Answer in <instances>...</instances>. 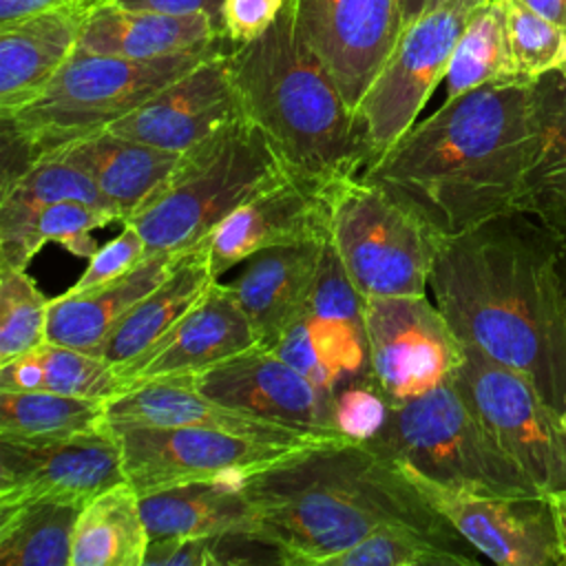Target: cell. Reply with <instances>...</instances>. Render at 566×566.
<instances>
[{
	"instance_id": "cell-1",
	"label": "cell",
	"mask_w": 566,
	"mask_h": 566,
	"mask_svg": "<svg viewBox=\"0 0 566 566\" xmlns=\"http://www.w3.org/2000/svg\"><path fill=\"white\" fill-rule=\"evenodd\" d=\"M562 241L513 208L440 241L429 290L462 345L526 374L566 420Z\"/></svg>"
},
{
	"instance_id": "cell-2",
	"label": "cell",
	"mask_w": 566,
	"mask_h": 566,
	"mask_svg": "<svg viewBox=\"0 0 566 566\" xmlns=\"http://www.w3.org/2000/svg\"><path fill=\"white\" fill-rule=\"evenodd\" d=\"M537 137L535 84L491 82L444 99L363 175L447 239L515 208Z\"/></svg>"
},
{
	"instance_id": "cell-3",
	"label": "cell",
	"mask_w": 566,
	"mask_h": 566,
	"mask_svg": "<svg viewBox=\"0 0 566 566\" xmlns=\"http://www.w3.org/2000/svg\"><path fill=\"white\" fill-rule=\"evenodd\" d=\"M263 544L279 564L327 566L387 524L451 526L398 460L367 442L312 449L241 484Z\"/></svg>"
},
{
	"instance_id": "cell-4",
	"label": "cell",
	"mask_w": 566,
	"mask_h": 566,
	"mask_svg": "<svg viewBox=\"0 0 566 566\" xmlns=\"http://www.w3.org/2000/svg\"><path fill=\"white\" fill-rule=\"evenodd\" d=\"M228 69L243 117L268 137L294 179L325 190L367 168L356 113L301 40L290 0L261 35L228 44Z\"/></svg>"
},
{
	"instance_id": "cell-5",
	"label": "cell",
	"mask_w": 566,
	"mask_h": 566,
	"mask_svg": "<svg viewBox=\"0 0 566 566\" xmlns=\"http://www.w3.org/2000/svg\"><path fill=\"white\" fill-rule=\"evenodd\" d=\"M287 179L294 177L274 146L241 115L186 150L166 188L126 223L150 252H188L239 206Z\"/></svg>"
},
{
	"instance_id": "cell-6",
	"label": "cell",
	"mask_w": 566,
	"mask_h": 566,
	"mask_svg": "<svg viewBox=\"0 0 566 566\" xmlns=\"http://www.w3.org/2000/svg\"><path fill=\"white\" fill-rule=\"evenodd\" d=\"M226 44L221 40L206 49L153 60L75 49L42 95L18 113L0 117L2 137L13 142L29 164L80 137L106 130Z\"/></svg>"
},
{
	"instance_id": "cell-7",
	"label": "cell",
	"mask_w": 566,
	"mask_h": 566,
	"mask_svg": "<svg viewBox=\"0 0 566 566\" xmlns=\"http://www.w3.org/2000/svg\"><path fill=\"white\" fill-rule=\"evenodd\" d=\"M367 444L449 489L513 497L544 495L493 440L453 380L394 405L385 429Z\"/></svg>"
},
{
	"instance_id": "cell-8",
	"label": "cell",
	"mask_w": 566,
	"mask_h": 566,
	"mask_svg": "<svg viewBox=\"0 0 566 566\" xmlns=\"http://www.w3.org/2000/svg\"><path fill=\"white\" fill-rule=\"evenodd\" d=\"M327 234L365 298L422 296L440 237L363 172L325 188Z\"/></svg>"
},
{
	"instance_id": "cell-9",
	"label": "cell",
	"mask_w": 566,
	"mask_h": 566,
	"mask_svg": "<svg viewBox=\"0 0 566 566\" xmlns=\"http://www.w3.org/2000/svg\"><path fill=\"white\" fill-rule=\"evenodd\" d=\"M482 2L442 0L405 24L382 71L356 108L369 164L416 124L433 88L444 80L451 55Z\"/></svg>"
},
{
	"instance_id": "cell-10",
	"label": "cell",
	"mask_w": 566,
	"mask_h": 566,
	"mask_svg": "<svg viewBox=\"0 0 566 566\" xmlns=\"http://www.w3.org/2000/svg\"><path fill=\"white\" fill-rule=\"evenodd\" d=\"M115 433L122 447L124 478L139 495L192 482L243 484L318 449L316 444L254 440L203 427L137 424L115 429Z\"/></svg>"
},
{
	"instance_id": "cell-11",
	"label": "cell",
	"mask_w": 566,
	"mask_h": 566,
	"mask_svg": "<svg viewBox=\"0 0 566 566\" xmlns=\"http://www.w3.org/2000/svg\"><path fill=\"white\" fill-rule=\"evenodd\" d=\"M453 382L493 440L544 495L566 489V420L526 374L464 345Z\"/></svg>"
},
{
	"instance_id": "cell-12",
	"label": "cell",
	"mask_w": 566,
	"mask_h": 566,
	"mask_svg": "<svg viewBox=\"0 0 566 566\" xmlns=\"http://www.w3.org/2000/svg\"><path fill=\"white\" fill-rule=\"evenodd\" d=\"M369 376L400 405L453 380L464 345L427 294L365 298Z\"/></svg>"
},
{
	"instance_id": "cell-13",
	"label": "cell",
	"mask_w": 566,
	"mask_h": 566,
	"mask_svg": "<svg viewBox=\"0 0 566 566\" xmlns=\"http://www.w3.org/2000/svg\"><path fill=\"white\" fill-rule=\"evenodd\" d=\"M270 347L329 391L369 374L365 296L349 281L329 239L305 307Z\"/></svg>"
},
{
	"instance_id": "cell-14",
	"label": "cell",
	"mask_w": 566,
	"mask_h": 566,
	"mask_svg": "<svg viewBox=\"0 0 566 566\" xmlns=\"http://www.w3.org/2000/svg\"><path fill=\"white\" fill-rule=\"evenodd\" d=\"M124 480L122 447L111 424L46 442L0 438V509L27 502L84 506Z\"/></svg>"
},
{
	"instance_id": "cell-15",
	"label": "cell",
	"mask_w": 566,
	"mask_h": 566,
	"mask_svg": "<svg viewBox=\"0 0 566 566\" xmlns=\"http://www.w3.org/2000/svg\"><path fill=\"white\" fill-rule=\"evenodd\" d=\"M290 4L301 40L356 113L405 29L400 0H290Z\"/></svg>"
},
{
	"instance_id": "cell-16",
	"label": "cell",
	"mask_w": 566,
	"mask_h": 566,
	"mask_svg": "<svg viewBox=\"0 0 566 566\" xmlns=\"http://www.w3.org/2000/svg\"><path fill=\"white\" fill-rule=\"evenodd\" d=\"M427 502L486 559L500 566H562L546 495H482L449 489L400 464Z\"/></svg>"
},
{
	"instance_id": "cell-17",
	"label": "cell",
	"mask_w": 566,
	"mask_h": 566,
	"mask_svg": "<svg viewBox=\"0 0 566 566\" xmlns=\"http://www.w3.org/2000/svg\"><path fill=\"white\" fill-rule=\"evenodd\" d=\"M188 378L206 396L256 418L294 429L338 433L334 391L312 382L272 347L254 345Z\"/></svg>"
},
{
	"instance_id": "cell-18",
	"label": "cell",
	"mask_w": 566,
	"mask_h": 566,
	"mask_svg": "<svg viewBox=\"0 0 566 566\" xmlns=\"http://www.w3.org/2000/svg\"><path fill=\"white\" fill-rule=\"evenodd\" d=\"M241 115L226 44L108 130L164 150L186 153Z\"/></svg>"
},
{
	"instance_id": "cell-19",
	"label": "cell",
	"mask_w": 566,
	"mask_h": 566,
	"mask_svg": "<svg viewBox=\"0 0 566 566\" xmlns=\"http://www.w3.org/2000/svg\"><path fill=\"white\" fill-rule=\"evenodd\" d=\"M106 416L113 429L137 424L203 427L270 442H298L316 447L347 442V438L340 433L294 429L239 411L199 391L188 376L133 385L106 402Z\"/></svg>"
},
{
	"instance_id": "cell-20",
	"label": "cell",
	"mask_w": 566,
	"mask_h": 566,
	"mask_svg": "<svg viewBox=\"0 0 566 566\" xmlns=\"http://www.w3.org/2000/svg\"><path fill=\"white\" fill-rule=\"evenodd\" d=\"M259 343L230 283H214L159 343L130 365L117 369L126 385L201 374Z\"/></svg>"
},
{
	"instance_id": "cell-21",
	"label": "cell",
	"mask_w": 566,
	"mask_h": 566,
	"mask_svg": "<svg viewBox=\"0 0 566 566\" xmlns=\"http://www.w3.org/2000/svg\"><path fill=\"white\" fill-rule=\"evenodd\" d=\"M327 237L325 190L287 179L268 188L226 217L206 241L219 279L252 254Z\"/></svg>"
},
{
	"instance_id": "cell-22",
	"label": "cell",
	"mask_w": 566,
	"mask_h": 566,
	"mask_svg": "<svg viewBox=\"0 0 566 566\" xmlns=\"http://www.w3.org/2000/svg\"><path fill=\"white\" fill-rule=\"evenodd\" d=\"M91 7H64L0 24V117L31 104L80 44Z\"/></svg>"
},
{
	"instance_id": "cell-23",
	"label": "cell",
	"mask_w": 566,
	"mask_h": 566,
	"mask_svg": "<svg viewBox=\"0 0 566 566\" xmlns=\"http://www.w3.org/2000/svg\"><path fill=\"white\" fill-rule=\"evenodd\" d=\"M44 155L57 157L88 175L117 210L119 223L130 221L166 188L184 157V153L142 144L108 128Z\"/></svg>"
},
{
	"instance_id": "cell-24",
	"label": "cell",
	"mask_w": 566,
	"mask_h": 566,
	"mask_svg": "<svg viewBox=\"0 0 566 566\" xmlns=\"http://www.w3.org/2000/svg\"><path fill=\"white\" fill-rule=\"evenodd\" d=\"M327 237L261 250L230 283L259 343L270 347L301 314L316 283Z\"/></svg>"
},
{
	"instance_id": "cell-25",
	"label": "cell",
	"mask_w": 566,
	"mask_h": 566,
	"mask_svg": "<svg viewBox=\"0 0 566 566\" xmlns=\"http://www.w3.org/2000/svg\"><path fill=\"white\" fill-rule=\"evenodd\" d=\"M208 13H161L128 9L111 0L97 4L80 35L77 49L99 55L153 60L221 42Z\"/></svg>"
},
{
	"instance_id": "cell-26",
	"label": "cell",
	"mask_w": 566,
	"mask_h": 566,
	"mask_svg": "<svg viewBox=\"0 0 566 566\" xmlns=\"http://www.w3.org/2000/svg\"><path fill=\"white\" fill-rule=\"evenodd\" d=\"M217 281L206 243L181 252L166 279L137 301L115 325L99 356L117 369L130 365L199 305Z\"/></svg>"
},
{
	"instance_id": "cell-27",
	"label": "cell",
	"mask_w": 566,
	"mask_h": 566,
	"mask_svg": "<svg viewBox=\"0 0 566 566\" xmlns=\"http://www.w3.org/2000/svg\"><path fill=\"white\" fill-rule=\"evenodd\" d=\"M181 252H150L124 276L80 294H60L49 305V340L99 354L128 310L166 279Z\"/></svg>"
},
{
	"instance_id": "cell-28",
	"label": "cell",
	"mask_w": 566,
	"mask_h": 566,
	"mask_svg": "<svg viewBox=\"0 0 566 566\" xmlns=\"http://www.w3.org/2000/svg\"><path fill=\"white\" fill-rule=\"evenodd\" d=\"M539 137L515 208L566 243V80L553 69L535 82Z\"/></svg>"
},
{
	"instance_id": "cell-29",
	"label": "cell",
	"mask_w": 566,
	"mask_h": 566,
	"mask_svg": "<svg viewBox=\"0 0 566 566\" xmlns=\"http://www.w3.org/2000/svg\"><path fill=\"white\" fill-rule=\"evenodd\" d=\"M150 539L184 535H241L256 528L254 511L230 482H192L139 495Z\"/></svg>"
},
{
	"instance_id": "cell-30",
	"label": "cell",
	"mask_w": 566,
	"mask_h": 566,
	"mask_svg": "<svg viewBox=\"0 0 566 566\" xmlns=\"http://www.w3.org/2000/svg\"><path fill=\"white\" fill-rule=\"evenodd\" d=\"M119 223L108 208L84 201H57L42 208L15 199H0V265L22 268L49 241L64 245L71 254L88 259L99 245L93 230Z\"/></svg>"
},
{
	"instance_id": "cell-31",
	"label": "cell",
	"mask_w": 566,
	"mask_h": 566,
	"mask_svg": "<svg viewBox=\"0 0 566 566\" xmlns=\"http://www.w3.org/2000/svg\"><path fill=\"white\" fill-rule=\"evenodd\" d=\"M148 546L139 493L124 480L80 509L71 566H144Z\"/></svg>"
},
{
	"instance_id": "cell-32",
	"label": "cell",
	"mask_w": 566,
	"mask_h": 566,
	"mask_svg": "<svg viewBox=\"0 0 566 566\" xmlns=\"http://www.w3.org/2000/svg\"><path fill=\"white\" fill-rule=\"evenodd\" d=\"M0 389L53 391L108 402L128 385L117 367L99 354L46 340L0 365Z\"/></svg>"
},
{
	"instance_id": "cell-33",
	"label": "cell",
	"mask_w": 566,
	"mask_h": 566,
	"mask_svg": "<svg viewBox=\"0 0 566 566\" xmlns=\"http://www.w3.org/2000/svg\"><path fill=\"white\" fill-rule=\"evenodd\" d=\"M482 555L453 528L387 524L327 566H478Z\"/></svg>"
},
{
	"instance_id": "cell-34",
	"label": "cell",
	"mask_w": 566,
	"mask_h": 566,
	"mask_svg": "<svg viewBox=\"0 0 566 566\" xmlns=\"http://www.w3.org/2000/svg\"><path fill=\"white\" fill-rule=\"evenodd\" d=\"M108 427L106 400L0 389V438L46 442Z\"/></svg>"
},
{
	"instance_id": "cell-35",
	"label": "cell",
	"mask_w": 566,
	"mask_h": 566,
	"mask_svg": "<svg viewBox=\"0 0 566 566\" xmlns=\"http://www.w3.org/2000/svg\"><path fill=\"white\" fill-rule=\"evenodd\" d=\"M80 509L62 502L0 509V562L4 566H71Z\"/></svg>"
},
{
	"instance_id": "cell-36",
	"label": "cell",
	"mask_w": 566,
	"mask_h": 566,
	"mask_svg": "<svg viewBox=\"0 0 566 566\" xmlns=\"http://www.w3.org/2000/svg\"><path fill=\"white\" fill-rule=\"evenodd\" d=\"M447 99L491 82H511L506 11L502 0H484L469 20L444 75Z\"/></svg>"
},
{
	"instance_id": "cell-37",
	"label": "cell",
	"mask_w": 566,
	"mask_h": 566,
	"mask_svg": "<svg viewBox=\"0 0 566 566\" xmlns=\"http://www.w3.org/2000/svg\"><path fill=\"white\" fill-rule=\"evenodd\" d=\"M49 305L27 270L0 265V365L49 340Z\"/></svg>"
},
{
	"instance_id": "cell-38",
	"label": "cell",
	"mask_w": 566,
	"mask_h": 566,
	"mask_svg": "<svg viewBox=\"0 0 566 566\" xmlns=\"http://www.w3.org/2000/svg\"><path fill=\"white\" fill-rule=\"evenodd\" d=\"M0 199H15L33 208H42L57 201H84L108 208L117 214V210L99 192V188L91 181L88 175L51 155H40L31 159L20 172L4 177Z\"/></svg>"
},
{
	"instance_id": "cell-39",
	"label": "cell",
	"mask_w": 566,
	"mask_h": 566,
	"mask_svg": "<svg viewBox=\"0 0 566 566\" xmlns=\"http://www.w3.org/2000/svg\"><path fill=\"white\" fill-rule=\"evenodd\" d=\"M506 11V38L511 55V82L535 84L553 71L566 42V31L522 0H502Z\"/></svg>"
},
{
	"instance_id": "cell-40",
	"label": "cell",
	"mask_w": 566,
	"mask_h": 566,
	"mask_svg": "<svg viewBox=\"0 0 566 566\" xmlns=\"http://www.w3.org/2000/svg\"><path fill=\"white\" fill-rule=\"evenodd\" d=\"M391 407L369 374L354 378L334 389V427L352 442H371L385 429Z\"/></svg>"
},
{
	"instance_id": "cell-41",
	"label": "cell",
	"mask_w": 566,
	"mask_h": 566,
	"mask_svg": "<svg viewBox=\"0 0 566 566\" xmlns=\"http://www.w3.org/2000/svg\"><path fill=\"white\" fill-rule=\"evenodd\" d=\"M148 254L150 250L142 232L133 223H122V230L88 256V265L66 292L80 294L102 283L115 281L139 265Z\"/></svg>"
},
{
	"instance_id": "cell-42",
	"label": "cell",
	"mask_w": 566,
	"mask_h": 566,
	"mask_svg": "<svg viewBox=\"0 0 566 566\" xmlns=\"http://www.w3.org/2000/svg\"><path fill=\"white\" fill-rule=\"evenodd\" d=\"M239 535H184L150 539L144 566H219L239 562L226 553Z\"/></svg>"
},
{
	"instance_id": "cell-43",
	"label": "cell",
	"mask_w": 566,
	"mask_h": 566,
	"mask_svg": "<svg viewBox=\"0 0 566 566\" xmlns=\"http://www.w3.org/2000/svg\"><path fill=\"white\" fill-rule=\"evenodd\" d=\"M283 7L285 0H226V42L243 44L254 40L276 20Z\"/></svg>"
},
{
	"instance_id": "cell-44",
	"label": "cell",
	"mask_w": 566,
	"mask_h": 566,
	"mask_svg": "<svg viewBox=\"0 0 566 566\" xmlns=\"http://www.w3.org/2000/svg\"><path fill=\"white\" fill-rule=\"evenodd\" d=\"M111 2L128 9H146V11H161V13H208L219 27L221 35L226 31V20H223L226 0H111Z\"/></svg>"
},
{
	"instance_id": "cell-45",
	"label": "cell",
	"mask_w": 566,
	"mask_h": 566,
	"mask_svg": "<svg viewBox=\"0 0 566 566\" xmlns=\"http://www.w3.org/2000/svg\"><path fill=\"white\" fill-rule=\"evenodd\" d=\"M106 0H0V24L29 18L42 11L64 9V7H91L95 9Z\"/></svg>"
},
{
	"instance_id": "cell-46",
	"label": "cell",
	"mask_w": 566,
	"mask_h": 566,
	"mask_svg": "<svg viewBox=\"0 0 566 566\" xmlns=\"http://www.w3.org/2000/svg\"><path fill=\"white\" fill-rule=\"evenodd\" d=\"M546 497H548V502H551V511H553V517H555L562 566H566V489L553 491V493H548Z\"/></svg>"
},
{
	"instance_id": "cell-47",
	"label": "cell",
	"mask_w": 566,
	"mask_h": 566,
	"mask_svg": "<svg viewBox=\"0 0 566 566\" xmlns=\"http://www.w3.org/2000/svg\"><path fill=\"white\" fill-rule=\"evenodd\" d=\"M522 2L566 31V0H522Z\"/></svg>"
},
{
	"instance_id": "cell-48",
	"label": "cell",
	"mask_w": 566,
	"mask_h": 566,
	"mask_svg": "<svg viewBox=\"0 0 566 566\" xmlns=\"http://www.w3.org/2000/svg\"><path fill=\"white\" fill-rule=\"evenodd\" d=\"M440 2H442V0H400L405 24H409L411 20H416L418 15H422L424 11L433 9V7L440 4Z\"/></svg>"
},
{
	"instance_id": "cell-49",
	"label": "cell",
	"mask_w": 566,
	"mask_h": 566,
	"mask_svg": "<svg viewBox=\"0 0 566 566\" xmlns=\"http://www.w3.org/2000/svg\"><path fill=\"white\" fill-rule=\"evenodd\" d=\"M557 270H559V279H562V287H564V296H566V243H562V248H559V259H557Z\"/></svg>"
},
{
	"instance_id": "cell-50",
	"label": "cell",
	"mask_w": 566,
	"mask_h": 566,
	"mask_svg": "<svg viewBox=\"0 0 566 566\" xmlns=\"http://www.w3.org/2000/svg\"><path fill=\"white\" fill-rule=\"evenodd\" d=\"M555 71L566 80V42H564V49H562V53H559V57H557Z\"/></svg>"
}]
</instances>
